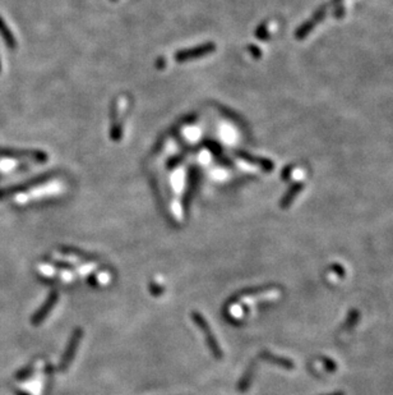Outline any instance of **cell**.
I'll return each instance as SVG.
<instances>
[{
	"label": "cell",
	"mask_w": 393,
	"mask_h": 395,
	"mask_svg": "<svg viewBox=\"0 0 393 395\" xmlns=\"http://www.w3.org/2000/svg\"><path fill=\"white\" fill-rule=\"evenodd\" d=\"M81 337H82V330L77 329L76 331H74V334L72 335V339L71 342H69L68 349H67V352H65L64 357H63L62 364H60V369L62 370H65L69 364H71L72 359H73L74 354H76L77 348H78L79 342H81Z\"/></svg>",
	"instance_id": "obj_2"
},
{
	"label": "cell",
	"mask_w": 393,
	"mask_h": 395,
	"mask_svg": "<svg viewBox=\"0 0 393 395\" xmlns=\"http://www.w3.org/2000/svg\"><path fill=\"white\" fill-rule=\"evenodd\" d=\"M194 50H195V51L184 52V54H179V55H177V58H179L180 61H183V59L190 58V57H199V55H203V54H206L207 51H208V46H202V47H199V49H194Z\"/></svg>",
	"instance_id": "obj_4"
},
{
	"label": "cell",
	"mask_w": 393,
	"mask_h": 395,
	"mask_svg": "<svg viewBox=\"0 0 393 395\" xmlns=\"http://www.w3.org/2000/svg\"><path fill=\"white\" fill-rule=\"evenodd\" d=\"M193 320H194V322H197V325H198L199 327H201L202 331L204 332V335H206V339H207V343H208L209 348H211V351L214 352L215 354H216L217 357H222V351L221 348H220L219 343H217L216 341V337L214 336V334H212L211 329H209V325L207 324L206 320L202 317V315L197 314V312H194L193 314Z\"/></svg>",
	"instance_id": "obj_1"
},
{
	"label": "cell",
	"mask_w": 393,
	"mask_h": 395,
	"mask_svg": "<svg viewBox=\"0 0 393 395\" xmlns=\"http://www.w3.org/2000/svg\"><path fill=\"white\" fill-rule=\"evenodd\" d=\"M56 301H57L56 293H51V294H50V297H49V299H47V301H46V303H45L44 306L41 307V309H40V311L36 312V315H35L34 319H32V322H34V325H39L40 322H42L45 319H46V316H47V315H49L50 309H51L52 307H54V304L56 303Z\"/></svg>",
	"instance_id": "obj_3"
},
{
	"label": "cell",
	"mask_w": 393,
	"mask_h": 395,
	"mask_svg": "<svg viewBox=\"0 0 393 395\" xmlns=\"http://www.w3.org/2000/svg\"><path fill=\"white\" fill-rule=\"evenodd\" d=\"M17 395H28V394H26L24 391H17Z\"/></svg>",
	"instance_id": "obj_5"
}]
</instances>
